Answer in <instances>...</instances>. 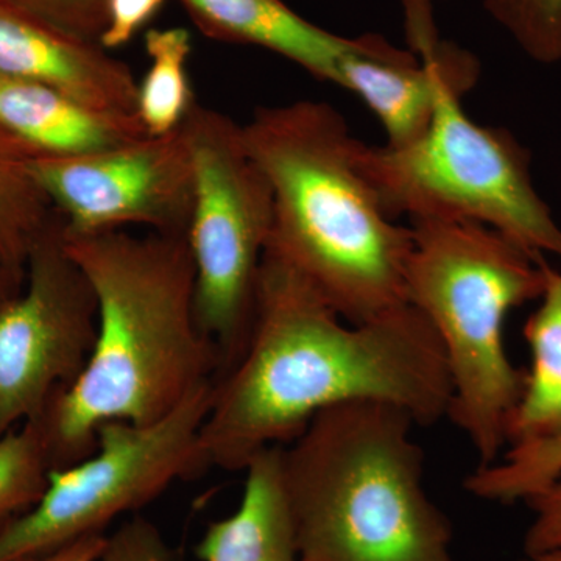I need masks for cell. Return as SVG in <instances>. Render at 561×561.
<instances>
[{
	"label": "cell",
	"mask_w": 561,
	"mask_h": 561,
	"mask_svg": "<svg viewBox=\"0 0 561 561\" xmlns=\"http://www.w3.org/2000/svg\"><path fill=\"white\" fill-rule=\"evenodd\" d=\"M453 387L440 342L411 305L353 324L290 265L265 251L249 339L214 379L198 434L206 468L243 471L345 402L382 401L419 426L448 415Z\"/></svg>",
	"instance_id": "1"
},
{
	"label": "cell",
	"mask_w": 561,
	"mask_h": 561,
	"mask_svg": "<svg viewBox=\"0 0 561 561\" xmlns=\"http://www.w3.org/2000/svg\"><path fill=\"white\" fill-rule=\"evenodd\" d=\"M479 76L478 58L448 41L416 55L381 35H362L346 38L335 84L359 95L378 117L386 146L402 147L430 128L446 99L474 90Z\"/></svg>",
	"instance_id": "11"
},
{
	"label": "cell",
	"mask_w": 561,
	"mask_h": 561,
	"mask_svg": "<svg viewBox=\"0 0 561 561\" xmlns=\"http://www.w3.org/2000/svg\"><path fill=\"white\" fill-rule=\"evenodd\" d=\"M413 426L389 402H345L283 446L300 561H454L453 524L424 489Z\"/></svg>",
	"instance_id": "4"
},
{
	"label": "cell",
	"mask_w": 561,
	"mask_h": 561,
	"mask_svg": "<svg viewBox=\"0 0 561 561\" xmlns=\"http://www.w3.org/2000/svg\"><path fill=\"white\" fill-rule=\"evenodd\" d=\"M31 160L0 131V254L24 276L28 251L54 214L46 194L33 179Z\"/></svg>",
	"instance_id": "18"
},
{
	"label": "cell",
	"mask_w": 561,
	"mask_h": 561,
	"mask_svg": "<svg viewBox=\"0 0 561 561\" xmlns=\"http://www.w3.org/2000/svg\"><path fill=\"white\" fill-rule=\"evenodd\" d=\"M95 337L98 298L54 209L28 251L20 294L0 305V435L36 419L79 378Z\"/></svg>",
	"instance_id": "9"
},
{
	"label": "cell",
	"mask_w": 561,
	"mask_h": 561,
	"mask_svg": "<svg viewBox=\"0 0 561 561\" xmlns=\"http://www.w3.org/2000/svg\"><path fill=\"white\" fill-rule=\"evenodd\" d=\"M165 0H106V24L99 44L121 49L160 13Z\"/></svg>",
	"instance_id": "24"
},
{
	"label": "cell",
	"mask_w": 561,
	"mask_h": 561,
	"mask_svg": "<svg viewBox=\"0 0 561 561\" xmlns=\"http://www.w3.org/2000/svg\"><path fill=\"white\" fill-rule=\"evenodd\" d=\"M0 131L32 158H68L146 136L136 114L111 113L70 95L0 77Z\"/></svg>",
	"instance_id": "13"
},
{
	"label": "cell",
	"mask_w": 561,
	"mask_h": 561,
	"mask_svg": "<svg viewBox=\"0 0 561 561\" xmlns=\"http://www.w3.org/2000/svg\"><path fill=\"white\" fill-rule=\"evenodd\" d=\"M65 247L98 298V337L79 378L32 419L51 470L92 456L102 424L164 420L220 370L219 348L195 319L187 238L65 230Z\"/></svg>",
	"instance_id": "2"
},
{
	"label": "cell",
	"mask_w": 561,
	"mask_h": 561,
	"mask_svg": "<svg viewBox=\"0 0 561 561\" xmlns=\"http://www.w3.org/2000/svg\"><path fill=\"white\" fill-rule=\"evenodd\" d=\"M461 101L446 99L408 146L362 142V171L387 216L474 221L561 260V227L535 190L529 151L511 131L472 121Z\"/></svg>",
	"instance_id": "6"
},
{
	"label": "cell",
	"mask_w": 561,
	"mask_h": 561,
	"mask_svg": "<svg viewBox=\"0 0 561 561\" xmlns=\"http://www.w3.org/2000/svg\"><path fill=\"white\" fill-rule=\"evenodd\" d=\"M28 168L70 234L146 227L187 238L194 171L180 128L79 157L33 158Z\"/></svg>",
	"instance_id": "10"
},
{
	"label": "cell",
	"mask_w": 561,
	"mask_h": 561,
	"mask_svg": "<svg viewBox=\"0 0 561 561\" xmlns=\"http://www.w3.org/2000/svg\"><path fill=\"white\" fill-rule=\"evenodd\" d=\"M203 35L262 47L321 81L337 80L346 38L323 31L283 0H179Z\"/></svg>",
	"instance_id": "14"
},
{
	"label": "cell",
	"mask_w": 561,
	"mask_h": 561,
	"mask_svg": "<svg viewBox=\"0 0 561 561\" xmlns=\"http://www.w3.org/2000/svg\"><path fill=\"white\" fill-rule=\"evenodd\" d=\"M50 471L49 456L35 421H25L0 435V531L41 500Z\"/></svg>",
	"instance_id": "19"
},
{
	"label": "cell",
	"mask_w": 561,
	"mask_h": 561,
	"mask_svg": "<svg viewBox=\"0 0 561 561\" xmlns=\"http://www.w3.org/2000/svg\"><path fill=\"white\" fill-rule=\"evenodd\" d=\"M241 504L206 527L201 561H300L283 481V446L257 454L245 468Z\"/></svg>",
	"instance_id": "15"
},
{
	"label": "cell",
	"mask_w": 561,
	"mask_h": 561,
	"mask_svg": "<svg viewBox=\"0 0 561 561\" xmlns=\"http://www.w3.org/2000/svg\"><path fill=\"white\" fill-rule=\"evenodd\" d=\"M483 7L531 60L561 62V0H483Z\"/></svg>",
	"instance_id": "20"
},
{
	"label": "cell",
	"mask_w": 561,
	"mask_h": 561,
	"mask_svg": "<svg viewBox=\"0 0 561 561\" xmlns=\"http://www.w3.org/2000/svg\"><path fill=\"white\" fill-rule=\"evenodd\" d=\"M180 130L194 171L187 243L195 267V319L219 348V378L249 339L272 234L273 194L242 125L230 116L195 102Z\"/></svg>",
	"instance_id": "7"
},
{
	"label": "cell",
	"mask_w": 561,
	"mask_h": 561,
	"mask_svg": "<svg viewBox=\"0 0 561 561\" xmlns=\"http://www.w3.org/2000/svg\"><path fill=\"white\" fill-rule=\"evenodd\" d=\"M523 561H561V552L545 553V556L524 557Z\"/></svg>",
	"instance_id": "28"
},
{
	"label": "cell",
	"mask_w": 561,
	"mask_h": 561,
	"mask_svg": "<svg viewBox=\"0 0 561 561\" xmlns=\"http://www.w3.org/2000/svg\"><path fill=\"white\" fill-rule=\"evenodd\" d=\"M150 66L138 83L136 116L147 135L179 130L195 101L190 79L192 41L186 28H150L144 36Z\"/></svg>",
	"instance_id": "17"
},
{
	"label": "cell",
	"mask_w": 561,
	"mask_h": 561,
	"mask_svg": "<svg viewBox=\"0 0 561 561\" xmlns=\"http://www.w3.org/2000/svg\"><path fill=\"white\" fill-rule=\"evenodd\" d=\"M101 561H175V552L161 530L138 515L106 537Z\"/></svg>",
	"instance_id": "22"
},
{
	"label": "cell",
	"mask_w": 561,
	"mask_h": 561,
	"mask_svg": "<svg viewBox=\"0 0 561 561\" xmlns=\"http://www.w3.org/2000/svg\"><path fill=\"white\" fill-rule=\"evenodd\" d=\"M105 542L106 537L103 534L87 535L79 540L66 542L54 551L18 561H101Z\"/></svg>",
	"instance_id": "25"
},
{
	"label": "cell",
	"mask_w": 561,
	"mask_h": 561,
	"mask_svg": "<svg viewBox=\"0 0 561 561\" xmlns=\"http://www.w3.org/2000/svg\"><path fill=\"white\" fill-rule=\"evenodd\" d=\"M0 77L54 88L92 108L136 114L139 81L127 62L3 0Z\"/></svg>",
	"instance_id": "12"
},
{
	"label": "cell",
	"mask_w": 561,
	"mask_h": 561,
	"mask_svg": "<svg viewBox=\"0 0 561 561\" xmlns=\"http://www.w3.org/2000/svg\"><path fill=\"white\" fill-rule=\"evenodd\" d=\"M213 383L151 426L110 421L98 431V448L87 459L51 470L49 483L31 511L0 531V561L54 551L136 512L173 482L208 470L198 434Z\"/></svg>",
	"instance_id": "8"
},
{
	"label": "cell",
	"mask_w": 561,
	"mask_h": 561,
	"mask_svg": "<svg viewBox=\"0 0 561 561\" xmlns=\"http://www.w3.org/2000/svg\"><path fill=\"white\" fill-rule=\"evenodd\" d=\"M38 20L99 43L106 24V0H3Z\"/></svg>",
	"instance_id": "21"
},
{
	"label": "cell",
	"mask_w": 561,
	"mask_h": 561,
	"mask_svg": "<svg viewBox=\"0 0 561 561\" xmlns=\"http://www.w3.org/2000/svg\"><path fill=\"white\" fill-rule=\"evenodd\" d=\"M273 194L265 251L300 273L348 323L408 305L411 227L390 219L360 168L362 140L327 102L262 106L242 125Z\"/></svg>",
	"instance_id": "3"
},
{
	"label": "cell",
	"mask_w": 561,
	"mask_h": 561,
	"mask_svg": "<svg viewBox=\"0 0 561 561\" xmlns=\"http://www.w3.org/2000/svg\"><path fill=\"white\" fill-rule=\"evenodd\" d=\"M409 227L405 298L445 354L453 387L446 419L467 435L479 467H486L507 448L508 423L526 381V370L508 356L505 321L513 309L540 300L548 262L474 221L420 220Z\"/></svg>",
	"instance_id": "5"
},
{
	"label": "cell",
	"mask_w": 561,
	"mask_h": 561,
	"mask_svg": "<svg viewBox=\"0 0 561 561\" xmlns=\"http://www.w3.org/2000/svg\"><path fill=\"white\" fill-rule=\"evenodd\" d=\"M22 284H24V275L14 271L0 254V305L20 294Z\"/></svg>",
	"instance_id": "27"
},
{
	"label": "cell",
	"mask_w": 561,
	"mask_h": 561,
	"mask_svg": "<svg viewBox=\"0 0 561 561\" xmlns=\"http://www.w3.org/2000/svg\"><path fill=\"white\" fill-rule=\"evenodd\" d=\"M534 519L524 535V557L561 552V479L527 501Z\"/></svg>",
	"instance_id": "23"
},
{
	"label": "cell",
	"mask_w": 561,
	"mask_h": 561,
	"mask_svg": "<svg viewBox=\"0 0 561 561\" xmlns=\"http://www.w3.org/2000/svg\"><path fill=\"white\" fill-rule=\"evenodd\" d=\"M404 7L405 31L408 35H421L435 31V0H401Z\"/></svg>",
	"instance_id": "26"
},
{
	"label": "cell",
	"mask_w": 561,
	"mask_h": 561,
	"mask_svg": "<svg viewBox=\"0 0 561 561\" xmlns=\"http://www.w3.org/2000/svg\"><path fill=\"white\" fill-rule=\"evenodd\" d=\"M523 335L530 367L508 423V448L561 437V272L549 264L538 308L524 324Z\"/></svg>",
	"instance_id": "16"
}]
</instances>
